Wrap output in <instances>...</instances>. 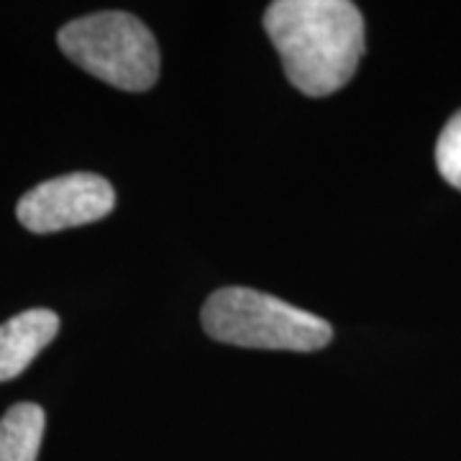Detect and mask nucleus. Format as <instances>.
Wrapping results in <instances>:
<instances>
[{"instance_id": "5", "label": "nucleus", "mask_w": 461, "mask_h": 461, "mask_svg": "<svg viewBox=\"0 0 461 461\" xmlns=\"http://www.w3.org/2000/svg\"><path fill=\"white\" fill-rule=\"evenodd\" d=\"M59 330V315L33 308L0 326V382L18 377Z\"/></svg>"}, {"instance_id": "3", "label": "nucleus", "mask_w": 461, "mask_h": 461, "mask_svg": "<svg viewBox=\"0 0 461 461\" xmlns=\"http://www.w3.org/2000/svg\"><path fill=\"white\" fill-rule=\"evenodd\" d=\"M59 50L103 83L141 93L159 77V47L147 26L123 11L75 18L57 33Z\"/></svg>"}, {"instance_id": "2", "label": "nucleus", "mask_w": 461, "mask_h": 461, "mask_svg": "<svg viewBox=\"0 0 461 461\" xmlns=\"http://www.w3.org/2000/svg\"><path fill=\"white\" fill-rule=\"evenodd\" d=\"M203 329L221 344L280 351H318L333 329L323 318L251 287H223L203 308Z\"/></svg>"}, {"instance_id": "1", "label": "nucleus", "mask_w": 461, "mask_h": 461, "mask_svg": "<svg viewBox=\"0 0 461 461\" xmlns=\"http://www.w3.org/2000/svg\"><path fill=\"white\" fill-rule=\"evenodd\" d=\"M264 29L287 80L311 98L341 90L364 57L362 11L348 0H277Z\"/></svg>"}, {"instance_id": "7", "label": "nucleus", "mask_w": 461, "mask_h": 461, "mask_svg": "<svg viewBox=\"0 0 461 461\" xmlns=\"http://www.w3.org/2000/svg\"><path fill=\"white\" fill-rule=\"evenodd\" d=\"M436 167L451 187L461 190V111L448 118L436 141Z\"/></svg>"}, {"instance_id": "4", "label": "nucleus", "mask_w": 461, "mask_h": 461, "mask_svg": "<svg viewBox=\"0 0 461 461\" xmlns=\"http://www.w3.org/2000/svg\"><path fill=\"white\" fill-rule=\"evenodd\" d=\"M113 185L90 172H72L41 182L18 200L16 215L33 233L75 229L95 223L113 211Z\"/></svg>"}, {"instance_id": "6", "label": "nucleus", "mask_w": 461, "mask_h": 461, "mask_svg": "<svg viewBox=\"0 0 461 461\" xmlns=\"http://www.w3.org/2000/svg\"><path fill=\"white\" fill-rule=\"evenodd\" d=\"M44 423V411L36 402L14 405L0 420V461H36Z\"/></svg>"}]
</instances>
